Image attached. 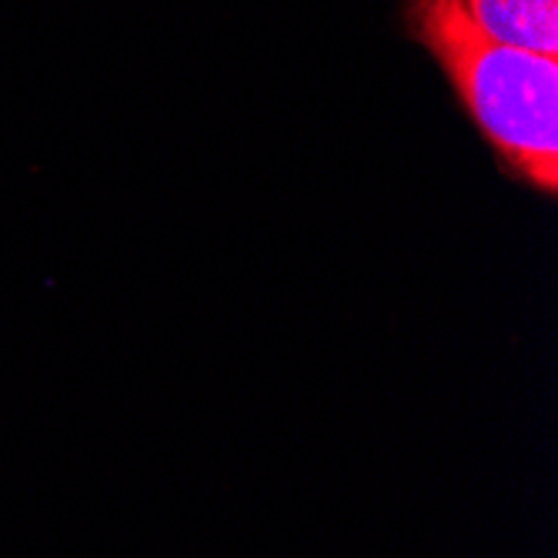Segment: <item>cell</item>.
<instances>
[{
	"mask_svg": "<svg viewBox=\"0 0 558 558\" xmlns=\"http://www.w3.org/2000/svg\"><path fill=\"white\" fill-rule=\"evenodd\" d=\"M415 44L448 77L505 178L558 191V58L492 37L462 0H404Z\"/></svg>",
	"mask_w": 558,
	"mask_h": 558,
	"instance_id": "obj_1",
	"label": "cell"
},
{
	"mask_svg": "<svg viewBox=\"0 0 558 558\" xmlns=\"http://www.w3.org/2000/svg\"><path fill=\"white\" fill-rule=\"evenodd\" d=\"M498 40L558 58V0H462Z\"/></svg>",
	"mask_w": 558,
	"mask_h": 558,
	"instance_id": "obj_2",
	"label": "cell"
}]
</instances>
